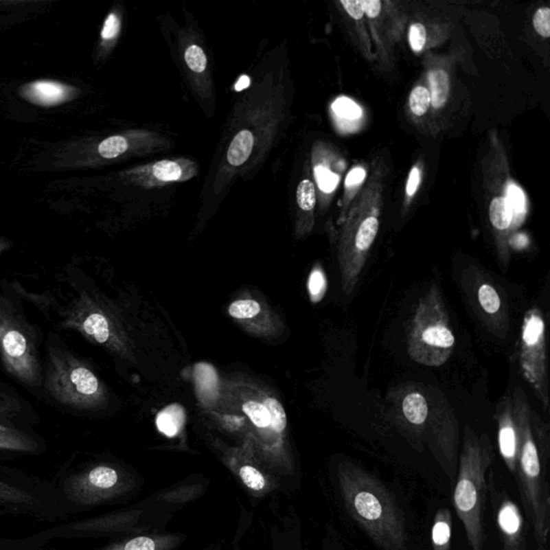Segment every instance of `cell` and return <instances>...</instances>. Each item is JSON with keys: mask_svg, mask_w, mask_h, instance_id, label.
<instances>
[{"mask_svg": "<svg viewBox=\"0 0 550 550\" xmlns=\"http://www.w3.org/2000/svg\"><path fill=\"white\" fill-rule=\"evenodd\" d=\"M229 391L232 405L249 422L247 437L243 442L249 443L257 459L279 479L284 491L296 488L300 471L281 401L269 390L249 380L231 382Z\"/></svg>", "mask_w": 550, "mask_h": 550, "instance_id": "obj_1", "label": "cell"}, {"mask_svg": "<svg viewBox=\"0 0 550 550\" xmlns=\"http://www.w3.org/2000/svg\"><path fill=\"white\" fill-rule=\"evenodd\" d=\"M336 490L344 509L375 545L382 550H406L404 514L382 481L350 460L334 470Z\"/></svg>", "mask_w": 550, "mask_h": 550, "instance_id": "obj_2", "label": "cell"}, {"mask_svg": "<svg viewBox=\"0 0 550 550\" xmlns=\"http://www.w3.org/2000/svg\"><path fill=\"white\" fill-rule=\"evenodd\" d=\"M517 428L515 479L521 501L538 546L547 545L550 531V491L546 479L549 459V435L540 416L533 411L523 388L512 396Z\"/></svg>", "mask_w": 550, "mask_h": 550, "instance_id": "obj_3", "label": "cell"}, {"mask_svg": "<svg viewBox=\"0 0 550 550\" xmlns=\"http://www.w3.org/2000/svg\"><path fill=\"white\" fill-rule=\"evenodd\" d=\"M52 481L78 514L126 502L144 485L137 472L109 460L66 464Z\"/></svg>", "mask_w": 550, "mask_h": 550, "instance_id": "obj_4", "label": "cell"}, {"mask_svg": "<svg viewBox=\"0 0 550 550\" xmlns=\"http://www.w3.org/2000/svg\"><path fill=\"white\" fill-rule=\"evenodd\" d=\"M494 459V446L488 435H477L466 426L452 501L472 550L484 549L486 473Z\"/></svg>", "mask_w": 550, "mask_h": 550, "instance_id": "obj_5", "label": "cell"}, {"mask_svg": "<svg viewBox=\"0 0 550 550\" xmlns=\"http://www.w3.org/2000/svg\"><path fill=\"white\" fill-rule=\"evenodd\" d=\"M176 511L154 501L151 496L128 507L102 515L60 523L28 536L40 545H49L56 540L121 538V536L163 530Z\"/></svg>", "mask_w": 550, "mask_h": 550, "instance_id": "obj_6", "label": "cell"}, {"mask_svg": "<svg viewBox=\"0 0 550 550\" xmlns=\"http://www.w3.org/2000/svg\"><path fill=\"white\" fill-rule=\"evenodd\" d=\"M0 508L14 517L55 523L78 515L53 481L0 464Z\"/></svg>", "mask_w": 550, "mask_h": 550, "instance_id": "obj_7", "label": "cell"}, {"mask_svg": "<svg viewBox=\"0 0 550 550\" xmlns=\"http://www.w3.org/2000/svg\"><path fill=\"white\" fill-rule=\"evenodd\" d=\"M456 338L441 289L433 286L420 299L407 329V353L428 367L444 365L454 352Z\"/></svg>", "mask_w": 550, "mask_h": 550, "instance_id": "obj_8", "label": "cell"}, {"mask_svg": "<svg viewBox=\"0 0 550 550\" xmlns=\"http://www.w3.org/2000/svg\"><path fill=\"white\" fill-rule=\"evenodd\" d=\"M521 374L548 412L550 409L546 325L543 311L529 308L523 316L518 352Z\"/></svg>", "mask_w": 550, "mask_h": 550, "instance_id": "obj_9", "label": "cell"}, {"mask_svg": "<svg viewBox=\"0 0 550 550\" xmlns=\"http://www.w3.org/2000/svg\"><path fill=\"white\" fill-rule=\"evenodd\" d=\"M49 384L57 399L78 407H98L106 389L95 373L72 358L53 357Z\"/></svg>", "mask_w": 550, "mask_h": 550, "instance_id": "obj_10", "label": "cell"}, {"mask_svg": "<svg viewBox=\"0 0 550 550\" xmlns=\"http://www.w3.org/2000/svg\"><path fill=\"white\" fill-rule=\"evenodd\" d=\"M462 287L479 321L494 336L504 339L509 329L508 306L494 279L479 266L462 272Z\"/></svg>", "mask_w": 550, "mask_h": 550, "instance_id": "obj_11", "label": "cell"}, {"mask_svg": "<svg viewBox=\"0 0 550 550\" xmlns=\"http://www.w3.org/2000/svg\"><path fill=\"white\" fill-rule=\"evenodd\" d=\"M216 450L222 463L244 489L251 500L262 501L284 492L279 479L257 459L247 442H241L240 446L233 447L216 444Z\"/></svg>", "mask_w": 550, "mask_h": 550, "instance_id": "obj_12", "label": "cell"}, {"mask_svg": "<svg viewBox=\"0 0 550 550\" xmlns=\"http://www.w3.org/2000/svg\"><path fill=\"white\" fill-rule=\"evenodd\" d=\"M228 315L247 333L258 338L279 336L282 323L269 306L252 297L236 299L228 306Z\"/></svg>", "mask_w": 550, "mask_h": 550, "instance_id": "obj_13", "label": "cell"}, {"mask_svg": "<svg viewBox=\"0 0 550 550\" xmlns=\"http://www.w3.org/2000/svg\"><path fill=\"white\" fill-rule=\"evenodd\" d=\"M491 481V499L494 506L496 525L501 534L504 550H528L527 547L526 526L518 506L514 503L504 491L500 490L494 484V477Z\"/></svg>", "mask_w": 550, "mask_h": 550, "instance_id": "obj_14", "label": "cell"}, {"mask_svg": "<svg viewBox=\"0 0 550 550\" xmlns=\"http://www.w3.org/2000/svg\"><path fill=\"white\" fill-rule=\"evenodd\" d=\"M0 348L8 365L20 378L36 380V363L27 339L19 329L0 321Z\"/></svg>", "mask_w": 550, "mask_h": 550, "instance_id": "obj_15", "label": "cell"}, {"mask_svg": "<svg viewBox=\"0 0 550 550\" xmlns=\"http://www.w3.org/2000/svg\"><path fill=\"white\" fill-rule=\"evenodd\" d=\"M266 550H306L301 520L293 506L279 513L272 512L266 527Z\"/></svg>", "mask_w": 550, "mask_h": 550, "instance_id": "obj_16", "label": "cell"}, {"mask_svg": "<svg viewBox=\"0 0 550 550\" xmlns=\"http://www.w3.org/2000/svg\"><path fill=\"white\" fill-rule=\"evenodd\" d=\"M81 327L87 336L96 343L108 346L122 356H131L123 329L104 312L99 310L89 312L82 319Z\"/></svg>", "mask_w": 550, "mask_h": 550, "instance_id": "obj_17", "label": "cell"}, {"mask_svg": "<svg viewBox=\"0 0 550 550\" xmlns=\"http://www.w3.org/2000/svg\"><path fill=\"white\" fill-rule=\"evenodd\" d=\"M185 540L181 533L146 531L113 538L96 550H176Z\"/></svg>", "mask_w": 550, "mask_h": 550, "instance_id": "obj_18", "label": "cell"}, {"mask_svg": "<svg viewBox=\"0 0 550 550\" xmlns=\"http://www.w3.org/2000/svg\"><path fill=\"white\" fill-rule=\"evenodd\" d=\"M494 418L498 424L500 454L507 469L515 475L516 462H517V428L514 417L511 395H505L499 401Z\"/></svg>", "mask_w": 550, "mask_h": 550, "instance_id": "obj_19", "label": "cell"}, {"mask_svg": "<svg viewBox=\"0 0 550 550\" xmlns=\"http://www.w3.org/2000/svg\"><path fill=\"white\" fill-rule=\"evenodd\" d=\"M45 450L43 441L28 430L0 422V459L38 455Z\"/></svg>", "mask_w": 550, "mask_h": 550, "instance_id": "obj_20", "label": "cell"}, {"mask_svg": "<svg viewBox=\"0 0 550 550\" xmlns=\"http://www.w3.org/2000/svg\"><path fill=\"white\" fill-rule=\"evenodd\" d=\"M209 485L210 481L205 477H188L185 481H179L178 484L157 491L151 498L176 512L179 508L184 507L186 504L203 496Z\"/></svg>", "mask_w": 550, "mask_h": 550, "instance_id": "obj_21", "label": "cell"}, {"mask_svg": "<svg viewBox=\"0 0 550 550\" xmlns=\"http://www.w3.org/2000/svg\"><path fill=\"white\" fill-rule=\"evenodd\" d=\"M401 406L405 422L413 427V430L422 431L429 417V405L426 397L420 391L412 390L405 393Z\"/></svg>", "mask_w": 550, "mask_h": 550, "instance_id": "obj_22", "label": "cell"}, {"mask_svg": "<svg viewBox=\"0 0 550 550\" xmlns=\"http://www.w3.org/2000/svg\"><path fill=\"white\" fill-rule=\"evenodd\" d=\"M25 96L38 104H56L69 97V89L55 82L40 81L25 87Z\"/></svg>", "mask_w": 550, "mask_h": 550, "instance_id": "obj_23", "label": "cell"}, {"mask_svg": "<svg viewBox=\"0 0 550 550\" xmlns=\"http://www.w3.org/2000/svg\"><path fill=\"white\" fill-rule=\"evenodd\" d=\"M186 422L185 410L178 403L165 406L158 413L156 426L158 431L168 437H174L182 431Z\"/></svg>", "mask_w": 550, "mask_h": 550, "instance_id": "obj_24", "label": "cell"}, {"mask_svg": "<svg viewBox=\"0 0 550 550\" xmlns=\"http://www.w3.org/2000/svg\"><path fill=\"white\" fill-rule=\"evenodd\" d=\"M452 513L448 508H441L435 514L431 530L433 550H450L452 544Z\"/></svg>", "mask_w": 550, "mask_h": 550, "instance_id": "obj_25", "label": "cell"}, {"mask_svg": "<svg viewBox=\"0 0 550 550\" xmlns=\"http://www.w3.org/2000/svg\"><path fill=\"white\" fill-rule=\"evenodd\" d=\"M252 523L253 514L249 513L244 507H241V514L233 536L230 540H218L203 550H242L243 540L252 526Z\"/></svg>", "mask_w": 550, "mask_h": 550, "instance_id": "obj_26", "label": "cell"}, {"mask_svg": "<svg viewBox=\"0 0 550 550\" xmlns=\"http://www.w3.org/2000/svg\"><path fill=\"white\" fill-rule=\"evenodd\" d=\"M254 146V136L249 130H242L237 133L230 144L227 152V161L233 167L243 165L252 154Z\"/></svg>", "mask_w": 550, "mask_h": 550, "instance_id": "obj_27", "label": "cell"}, {"mask_svg": "<svg viewBox=\"0 0 550 550\" xmlns=\"http://www.w3.org/2000/svg\"><path fill=\"white\" fill-rule=\"evenodd\" d=\"M513 213L506 198L496 197L491 201L489 207V218L492 226L499 231H505L511 227Z\"/></svg>", "mask_w": 550, "mask_h": 550, "instance_id": "obj_28", "label": "cell"}, {"mask_svg": "<svg viewBox=\"0 0 550 550\" xmlns=\"http://www.w3.org/2000/svg\"><path fill=\"white\" fill-rule=\"evenodd\" d=\"M431 85V104L435 108H442L446 104L449 95V77L444 70H435L429 76Z\"/></svg>", "mask_w": 550, "mask_h": 550, "instance_id": "obj_29", "label": "cell"}, {"mask_svg": "<svg viewBox=\"0 0 550 550\" xmlns=\"http://www.w3.org/2000/svg\"><path fill=\"white\" fill-rule=\"evenodd\" d=\"M327 287L328 282L323 268L319 266H314L308 279V296L313 303H319L323 300L327 293Z\"/></svg>", "mask_w": 550, "mask_h": 550, "instance_id": "obj_30", "label": "cell"}, {"mask_svg": "<svg viewBox=\"0 0 550 550\" xmlns=\"http://www.w3.org/2000/svg\"><path fill=\"white\" fill-rule=\"evenodd\" d=\"M153 176L161 182H176L185 178L182 165L176 161H161L152 167Z\"/></svg>", "mask_w": 550, "mask_h": 550, "instance_id": "obj_31", "label": "cell"}, {"mask_svg": "<svg viewBox=\"0 0 550 550\" xmlns=\"http://www.w3.org/2000/svg\"><path fill=\"white\" fill-rule=\"evenodd\" d=\"M127 148H128V144H127L126 139L121 136H113L106 138L99 144L98 152L99 155L102 157L111 159V158L117 157L125 153Z\"/></svg>", "mask_w": 550, "mask_h": 550, "instance_id": "obj_32", "label": "cell"}, {"mask_svg": "<svg viewBox=\"0 0 550 550\" xmlns=\"http://www.w3.org/2000/svg\"><path fill=\"white\" fill-rule=\"evenodd\" d=\"M296 197L297 203L301 210L306 212L313 210L316 205V190L313 182L303 180L299 183Z\"/></svg>", "mask_w": 550, "mask_h": 550, "instance_id": "obj_33", "label": "cell"}, {"mask_svg": "<svg viewBox=\"0 0 550 550\" xmlns=\"http://www.w3.org/2000/svg\"><path fill=\"white\" fill-rule=\"evenodd\" d=\"M431 95L424 87H415L410 95V109L415 115L422 116L429 109Z\"/></svg>", "mask_w": 550, "mask_h": 550, "instance_id": "obj_34", "label": "cell"}, {"mask_svg": "<svg viewBox=\"0 0 550 550\" xmlns=\"http://www.w3.org/2000/svg\"><path fill=\"white\" fill-rule=\"evenodd\" d=\"M332 110L339 117L345 119H357L360 117L363 111L360 108L347 97H340L333 102Z\"/></svg>", "mask_w": 550, "mask_h": 550, "instance_id": "obj_35", "label": "cell"}, {"mask_svg": "<svg viewBox=\"0 0 550 550\" xmlns=\"http://www.w3.org/2000/svg\"><path fill=\"white\" fill-rule=\"evenodd\" d=\"M0 550H53L40 545L28 536L22 538H0Z\"/></svg>", "mask_w": 550, "mask_h": 550, "instance_id": "obj_36", "label": "cell"}, {"mask_svg": "<svg viewBox=\"0 0 550 550\" xmlns=\"http://www.w3.org/2000/svg\"><path fill=\"white\" fill-rule=\"evenodd\" d=\"M186 64L190 67V70L195 72H203L207 68V60L205 56V51H203L199 45H190L185 51Z\"/></svg>", "mask_w": 550, "mask_h": 550, "instance_id": "obj_37", "label": "cell"}, {"mask_svg": "<svg viewBox=\"0 0 550 550\" xmlns=\"http://www.w3.org/2000/svg\"><path fill=\"white\" fill-rule=\"evenodd\" d=\"M315 176L319 188L325 193H331L339 184V176L323 165L315 167Z\"/></svg>", "mask_w": 550, "mask_h": 550, "instance_id": "obj_38", "label": "cell"}, {"mask_svg": "<svg viewBox=\"0 0 550 550\" xmlns=\"http://www.w3.org/2000/svg\"><path fill=\"white\" fill-rule=\"evenodd\" d=\"M533 26L538 35L543 38L550 37V9L540 8L533 16Z\"/></svg>", "mask_w": 550, "mask_h": 550, "instance_id": "obj_39", "label": "cell"}, {"mask_svg": "<svg viewBox=\"0 0 550 550\" xmlns=\"http://www.w3.org/2000/svg\"><path fill=\"white\" fill-rule=\"evenodd\" d=\"M409 40L414 52H422L427 41V32L424 25L420 23L413 24L409 32Z\"/></svg>", "mask_w": 550, "mask_h": 550, "instance_id": "obj_40", "label": "cell"}, {"mask_svg": "<svg viewBox=\"0 0 550 550\" xmlns=\"http://www.w3.org/2000/svg\"><path fill=\"white\" fill-rule=\"evenodd\" d=\"M507 200L508 205H511L512 210L516 213H523L526 207V198L523 195V190L518 186L511 185L507 188Z\"/></svg>", "mask_w": 550, "mask_h": 550, "instance_id": "obj_41", "label": "cell"}, {"mask_svg": "<svg viewBox=\"0 0 550 550\" xmlns=\"http://www.w3.org/2000/svg\"><path fill=\"white\" fill-rule=\"evenodd\" d=\"M321 550H343L338 536V532L336 529L333 528L331 523H328L326 526L325 536H323V543H321Z\"/></svg>", "mask_w": 550, "mask_h": 550, "instance_id": "obj_42", "label": "cell"}, {"mask_svg": "<svg viewBox=\"0 0 550 550\" xmlns=\"http://www.w3.org/2000/svg\"><path fill=\"white\" fill-rule=\"evenodd\" d=\"M119 28H121V24H119V18L114 13H111L104 22L102 32V39H113L119 34Z\"/></svg>", "mask_w": 550, "mask_h": 550, "instance_id": "obj_43", "label": "cell"}, {"mask_svg": "<svg viewBox=\"0 0 550 550\" xmlns=\"http://www.w3.org/2000/svg\"><path fill=\"white\" fill-rule=\"evenodd\" d=\"M341 5H343L346 12L351 15L355 20H361L365 15L360 0L357 1H347V0H341Z\"/></svg>", "mask_w": 550, "mask_h": 550, "instance_id": "obj_44", "label": "cell"}, {"mask_svg": "<svg viewBox=\"0 0 550 550\" xmlns=\"http://www.w3.org/2000/svg\"><path fill=\"white\" fill-rule=\"evenodd\" d=\"M360 1L365 14L371 19L378 18L382 10V3L380 0H360Z\"/></svg>", "mask_w": 550, "mask_h": 550, "instance_id": "obj_45", "label": "cell"}, {"mask_svg": "<svg viewBox=\"0 0 550 550\" xmlns=\"http://www.w3.org/2000/svg\"><path fill=\"white\" fill-rule=\"evenodd\" d=\"M420 184V171L417 167H414V168L411 170L410 176H409V179H407L406 183V195L407 196H414L415 193L417 192L418 186Z\"/></svg>", "mask_w": 550, "mask_h": 550, "instance_id": "obj_46", "label": "cell"}, {"mask_svg": "<svg viewBox=\"0 0 550 550\" xmlns=\"http://www.w3.org/2000/svg\"><path fill=\"white\" fill-rule=\"evenodd\" d=\"M365 178V169L360 168V167H357V168H354L351 172L348 173L347 178H346L345 181V185L347 186V187L359 185V184H361V183L363 182Z\"/></svg>", "mask_w": 550, "mask_h": 550, "instance_id": "obj_47", "label": "cell"}, {"mask_svg": "<svg viewBox=\"0 0 550 550\" xmlns=\"http://www.w3.org/2000/svg\"><path fill=\"white\" fill-rule=\"evenodd\" d=\"M249 79L247 77H242L240 79V81L238 82L237 85H236V89L237 91H242L243 89L245 87H249Z\"/></svg>", "mask_w": 550, "mask_h": 550, "instance_id": "obj_48", "label": "cell"}, {"mask_svg": "<svg viewBox=\"0 0 550 550\" xmlns=\"http://www.w3.org/2000/svg\"><path fill=\"white\" fill-rule=\"evenodd\" d=\"M5 516H9L8 512H5V509H1V508H0V519L3 518V517H5Z\"/></svg>", "mask_w": 550, "mask_h": 550, "instance_id": "obj_49", "label": "cell"}, {"mask_svg": "<svg viewBox=\"0 0 550 550\" xmlns=\"http://www.w3.org/2000/svg\"><path fill=\"white\" fill-rule=\"evenodd\" d=\"M538 550H548L547 545L538 546Z\"/></svg>", "mask_w": 550, "mask_h": 550, "instance_id": "obj_50", "label": "cell"}]
</instances>
